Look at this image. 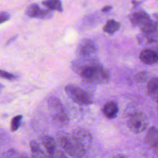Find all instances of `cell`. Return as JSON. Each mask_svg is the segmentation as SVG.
<instances>
[{"label":"cell","instance_id":"obj_1","mask_svg":"<svg viewBox=\"0 0 158 158\" xmlns=\"http://www.w3.org/2000/svg\"><path fill=\"white\" fill-rule=\"evenodd\" d=\"M73 65L82 79L88 83H105L110 79L108 71L95 60L87 61L80 67Z\"/></svg>","mask_w":158,"mask_h":158},{"label":"cell","instance_id":"obj_2","mask_svg":"<svg viewBox=\"0 0 158 158\" xmlns=\"http://www.w3.org/2000/svg\"><path fill=\"white\" fill-rule=\"evenodd\" d=\"M57 141L62 148L70 156L82 157L86 152L85 147L73 135L59 132L57 135Z\"/></svg>","mask_w":158,"mask_h":158},{"label":"cell","instance_id":"obj_3","mask_svg":"<svg viewBox=\"0 0 158 158\" xmlns=\"http://www.w3.org/2000/svg\"><path fill=\"white\" fill-rule=\"evenodd\" d=\"M48 106L52 118L61 125H65L69 122L67 115L61 102L56 97L51 96L48 99Z\"/></svg>","mask_w":158,"mask_h":158},{"label":"cell","instance_id":"obj_4","mask_svg":"<svg viewBox=\"0 0 158 158\" xmlns=\"http://www.w3.org/2000/svg\"><path fill=\"white\" fill-rule=\"evenodd\" d=\"M65 91L68 96L75 103L80 105H89L93 102L91 96L80 87L68 85L65 87Z\"/></svg>","mask_w":158,"mask_h":158},{"label":"cell","instance_id":"obj_5","mask_svg":"<svg viewBox=\"0 0 158 158\" xmlns=\"http://www.w3.org/2000/svg\"><path fill=\"white\" fill-rule=\"evenodd\" d=\"M148 125V119L143 112H136L130 115L127 120V126L134 133L143 131Z\"/></svg>","mask_w":158,"mask_h":158},{"label":"cell","instance_id":"obj_6","mask_svg":"<svg viewBox=\"0 0 158 158\" xmlns=\"http://www.w3.org/2000/svg\"><path fill=\"white\" fill-rule=\"evenodd\" d=\"M143 35L148 40V42L157 40L158 35L157 27L156 22L149 19L139 26Z\"/></svg>","mask_w":158,"mask_h":158},{"label":"cell","instance_id":"obj_7","mask_svg":"<svg viewBox=\"0 0 158 158\" xmlns=\"http://www.w3.org/2000/svg\"><path fill=\"white\" fill-rule=\"evenodd\" d=\"M25 14L31 18H36L40 19H49L53 16L51 10L43 9L36 4H31L27 8Z\"/></svg>","mask_w":158,"mask_h":158},{"label":"cell","instance_id":"obj_8","mask_svg":"<svg viewBox=\"0 0 158 158\" xmlns=\"http://www.w3.org/2000/svg\"><path fill=\"white\" fill-rule=\"evenodd\" d=\"M96 51V47L95 44L91 40L88 39L82 40L77 48L78 54L81 57H85L94 53Z\"/></svg>","mask_w":158,"mask_h":158},{"label":"cell","instance_id":"obj_9","mask_svg":"<svg viewBox=\"0 0 158 158\" xmlns=\"http://www.w3.org/2000/svg\"><path fill=\"white\" fill-rule=\"evenodd\" d=\"M145 143L155 152H158V129L151 127L145 136Z\"/></svg>","mask_w":158,"mask_h":158},{"label":"cell","instance_id":"obj_10","mask_svg":"<svg viewBox=\"0 0 158 158\" xmlns=\"http://www.w3.org/2000/svg\"><path fill=\"white\" fill-rule=\"evenodd\" d=\"M140 60L147 65H152L158 62V54L152 49L143 50L139 54Z\"/></svg>","mask_w":158,"mask_h":158},{"label":"cell","instance_id":"obj_11","mask_svg":"<svg viewBox=\"0 0 158 158\" xmlns=\"http://www.w3.org/2000/svg\"><path fill=\"white\" fill-rule=\"evenodd\" d=\"M72 135L83 144L85 149L89 147L91 143V136L90 134L83 129L75 130Z\"/></svg>","mask_w":158,"mask_h":158},{"label":"cell","instance_id":"obj_12","mask_svg":"<svg viewBox=\"0 0 158 158\" xmlns=\"http://www.w3.org/2000/svg\"><path fill=\"white\" fill-rule=\"evenodd\" d=\"M102 111L107 118L112 119L116 117L118 111V108L116 102L114 101H109L104 104Z\"/></svg>","mask_w":158,"mask_h":158},{"label":"cell","instance_id":"obj_13","mask_svg":"<svg viewBox=\"0 0 158 158\" xmlns=\"http://www.w3.org/2000/svg\"><path fill=\"white\" fill-rule=\"evenodd\" d=\"M41 143L45 148L49 157H52L56 151V143L54 138L50 136L46 135L42 137Z\"/></svg>","mask_w":158,"mask_h":158},{"label":"cell","instance_id":"obj_14","mask_svg":"<svg viewBox=\"0 0 158 158\" xmlns=\"http://www.w3.org/2000/svg\"><path fill=\"white\" fill-rule=\"evenodd\" d=\"M149 19H150L149 15L143 11L135 12L130 15V20L131 23L138 27Z\"/></svg>","mask_w":158,"mask_h":158},{"label":"cell","instance_id":"obj_15","mask_svg":"<svg viewBox=\"0 0 158 158\" xmlns=\"http://www.w3.org/2000/svg\"><path fill=\"white\" fill-rule=\"evenodd\" d=\"M30 149L31 152V157H45L47 156L45 154L43 150L41 148L39 144L35 140H32L30 143Z\"/></svg>","mask_w":158,"mask_h":158},{"label":"cell","instance_id":"obj_16","mask_svg":"<svg viewBox=\"0 0 158 158\" xmlns=\"http://www.w3.org/2000/svg\"><path fill=\"white\" fill-rule=\"evenodd\" d=\"M148 93L152 97L158 96V78L154 77L149 80L147 84Z\"/></svg>","mask_w":158,"mask_h":158},{"label":"cell","instance_id":"obj_17","mask_svg":"<svg viewBox=\"0 0 158 158\" xmlns=\"http://www.w3.org/2000/svg\"><path fill=\"white\" fill-rule=\"evenodd\" d=\"M120 28V23L113 19L109 20L103 27V31L108 34H113Z\"/></svg>","mask_w":158,"mask_h":158},{"label":"cell","instance_id":"obj_18","mask_svg":"<svg viewBox=\"0 0 158 158\" xmlns=\"http://www.w3.org/2000/svg\"><path fill=\"white\" fill-rule=\"evenodd\" d=\"M42 4L51 10H57L60 12L63 11L60 0H44L42 2Z\"/></svg>","mask_w":158,"mask_h":158},{"label":"cell","instance_id":"obj_19","mask_svg":"<svg viewBox=\"0 0 158 158\" xmlns=\"http://www.w3.org/2000/svg\"><path fill=\"white\" fill-rule=\"evenodd\" d=\"M22 118V115H17L12 118L10 124V130L12 131H15L19 129L21 125Z\"/></svg>","mask_w":158,"mask_h":158},{"label":"cell","instance_id":"obj_20","mask_svg":"<svg viewBox=\"0 0 158 158\" xmlns=\"http://www.w3.org/2000/svg\"><path fill=\"white\" fill-rule=\"evenodd\" d=\"M2 157H27L25 154H22L15 149H9L7 151L4 152L1 155Z\"/></svg>","mask_w":158,"mask_h":158},{"label":"cell","instance_id":"obj_21","mask_svg":"<svg viewBox=\"0 0 158 158\" xmlns=\"http://www.w3.org/2000/svg\"><path fill=\"white\" fill-rule=\"evenodd\" d=\"M148 78V73L146 72L142 71L136 74L135 79L138 82H145Z\"/></svg>","mask_w":158,"mask_h":158},{"label":"cell","instance_id":"obj_22","mask_svg":"<svg viewBox=\"0 0 158 158\" xmlns=\"http://www.w3.org/2000/svg\"><path fill=\"white\" fill-rule=\"evenodd\" d=\"M0 77L4 78L7 80H14L15 78V76L12 73L2 70H0Z\"/></svg>","mask_w":158,"mask_h":158},{"label":"cell","instance_id":"obj_23","mask_svg":"<svg viewBox=\"0 0 158 158\" xmlns=\"http://www.w3.org/2000/svg\"><path fill=\"white\" fill-rule=\"evenodd\" d=\"M10 19V15L7 12H0V24L9 20Z\"/></svg>","mask_w":158,"mask_h":158},{"label":"cell","instance_id":"obj_24","mask_svg":"<svg viewBox=\"0 0 158 158\" xmlns=\"http://www.w3.org/2000/svg\"><path fill=\"white\" fill-rule=\"evenodd\" d=\"M66 156L60 150H56V151L55 152L53 157H65Z\"/></svg>","mask_w":158,"mask_h":158},{"label":"cell","instance_id":"obj_25","mask_svg":"<svg viewBox=\"0 0 158 158\" xmlns=\"http://www.w3.org/2000/svg\"><path fill=\"white\" fill-rule=\"evenodd\" d=\"M112 9V7L111 6H107L104 7L101 9V11L103 12H109V10H110Z\"/></svg>","mask_w":158,"mask_h":158},{"label":"cell","instance_id":"obj_26","mask_svg":"<svg viewBox=\"0 0 158 158\" xmlns=\"http://www.w3.org/2000/svg\"><path fill=\"white\" fill-rule=\"evenodd\" d=\"M17 35H15V36H12L10 39H9L7 41V43H6V45H8V44H9L10 43H11L12 42H13V41H14L15 40H16V38H17Z\"/></svg>","mask_w":158,"mask_h":158},{"label":"cell","instance_id":"obj_27","mask_svg":"<svg viewBox=\"0 0 158 158\" xmlns=\"http://www.w3.org/2000/svg\"><path fill=\"white\" fill-rule=\"evenodd\" d=\"M154 43L156 44L155 46H156V49H154V50L155 51H156V52L158 54V42L157 41V40H156L154 41Z\"/></svg>","mask_w":158,"mask_h":158},{"label":"cell","instance_id":"obj_28","mask_svg":"<svg viewBox=\"0 0 158 158\" xmlns=\"http://www.w3.org/2000/svg\"><path fill=\"white\" fill-rule=\"evenodd\" d=\"M4 88V86L2 85V84H1L0 83V93H1V90H2V89Z\"/></svg>","mask_w":158,"mask_h":158},{"label":"cell","instance_id":"obj_29","mask_svg":"<svg viewBox=\"0 0 158 158\" xmlns=\"http://www.w3.org/2000/svg\"><path fill=\"white\" fill-rule=\"evenodd\" d=\"M156 98H157V109H158V96H157V97Z\"/></svg>","mask_w":158,"mask_h":158}]
</instances>
